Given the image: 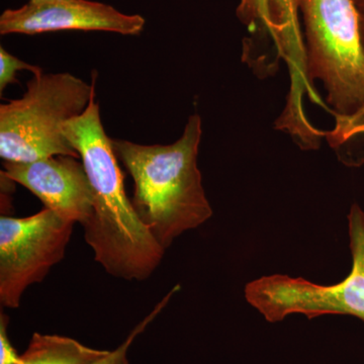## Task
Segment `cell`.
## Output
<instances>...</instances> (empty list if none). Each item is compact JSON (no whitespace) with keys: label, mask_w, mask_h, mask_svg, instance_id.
Listing matches in <instances>:
<instances>
[{"label":"cell","mask_w":364,"mask_h":364,"mask_svg":"<svg viewBox=\"0 0 364 364\" xmlns=\"http://www.w3.org/2000/svg\"><path fill=\"white\" fill-rule=\"evenodd\" d=\"M63 133L77 151L92 193V215L82 228L95 260L117 279H149L166 250L140 221L127 196L95 95L82 114L64 124Z\"/></svg>","instance_id":"6da1fadb"},{"label":"cell","mask_w":364,"mask_h":364,"mask_svg":"<svg viewBox=\"0 0 364 364\" xmlns=\"http://www.w3.org/2000/svg\"><path fill=\"white\" fill-rule=\"evenodd\" d=\"M306 71L321 81L334 119L325 139L340 162L364 164V47L352 0H298Z\"/></svg>","instance_id":"7a4b0ae2"},{"label":"cell","mask_w":364,"mask_h":364,"mask_svg":"<svg viewBox=\"0 0 364 364\" xmlns=\"http://www.w3.org/2000/svg\"><path fill=\"white\" fill-rule=\"evenodd\" d=\"M202 134V119L193 114L181 138L168 145L112 140L117 159L135 183L136 214L165 250L213 215L198 166Z\"/></svg>","instance_id":"3957f363"},{"label":"cell","mask_w":364,"mask_h":364,"mask_svg":"<svg viewBox=\"0 0 364 364\" xmlns=\"http://www.w3.org/2000/svg\"><path fill=\"white\" fill-rule=\"evenodd\" d=\"M95 95V78L88 85L67 72L33 74L23 97L0 105V156L21 163L55 156L78 159L63 126L82 114Z\"/></svg>","instance_id":"277c9868"},{"label":"cell","mask_w":364,"mask_h":364,"mask_svg":"<svg viewBox=\"0 0 364 364\" xmlns=\"http://www.w3.org/2000/svg\"><path fill=\"white\" fill-rule=\"evenodd\" d=\"M348 220L352 265L337 284H318L303 277L265 275L246 284V301L269 323L299 314L309 320L326 315L350 316L364 323V210L351 205Z\"/></svg>","instance_id":"5b68a950"},{"label":"cell","mask_w":364,"mask_h":364,"mask_svg":"<svg viewBox=\"0 0 364 364\" xmlns=\"http://www.w3.org/2000/svg\"><path fill=\"white\" fill-rule=\"evenodd\" d=\"M74 223L43 208L26 218L0 219V305L18 309L28 287L63 260Z\"/></svg>","instance_id":"8992f818"},{"label":"cell","mask_w":364,"mask_h":364,"mask_svg":"<svg viewBox=\"0 0 364 364\" xmlns=\"http://www.w3.org/2000/svg\"><path fill=\"white\" fill-rule=\"evenodd\" d=\"M146 21L140 14H127L114 6L91 0H28L18 9L0 16V33L39 35L63 31L109 32L138 36Z\"/></svg>","instance_id":"52a82bcc"},{"label":"cell","mask_w":364,"mask_h":364,"mask_svg":"<svg viewBox=\"0 0 364 364\" xmlns=\"http://www.w3.org/2000/svg\"><path fill=\"white\" fill-rule=\"evenodd\" d=\"M4 176L33 193L44 208L65 221H90L93 196L82 162L77 158L55 156L33 162H4Z\"/></svg>","instance_id":"ba28073f"},{"label":"cell","mask_w":364,"mask_h":364,"mask_svg":"<svg viewBox=\"0 0 364 364\" xmlns=\"http://www.w3.org/2000/svg\"><path fill=\"white\" fill-rule=\"evenodd\" d=\"M178 289L179 287L176 286L170 291L153 312L132 331L126 341L114 350L90 348L70 337L35 333L18 364H130L128 351L134 340L161 312L172 294Z\"/></svg>","instance_id":"9c48e42d"},{"label":"cell","mask_w":364,"mask_h":364,"mask_svg":"<svg viewBox=\"0 0 364 364\" xmlns=\"http://www.w3.org/2000/svg\"><path fill=\"white\" fill-rule=\"evenodd\" d=\"M279 0H241L238 14L249 25L257 26L264 40L272 38Z\"/></svg>","instance_id":"30bf717a"},{"label":"cell","mask_w":364,"mask_h":364,"mask_svg":"<svg viewBox=\"0 0 364 364\" xmlns=\"http://www.w3.org/2000/svg\"><path fill=\"white\" fill-rule=\"evenodd\" d=\"M28 70L33 74L43 71L39 66L32 65L9 54L4 47H0V91L6 90V86L18 82V71Z\"/></svg>","instance_id":"8fae6325"},{"label":"cell","mask_w":364,"mask_h":364,"mask_svg":"<svg viewBox=\"0 0 364 364\" xmlns=\"http://www.w3.org/2000/svg\"><path fill=\"white\" fill-rule=\"evenodd\" d=\"M7 325H9V318L1 313L0 316V364H18L20 363V355H18L7 336Z\"/></svg>","instance_id":"7c38bea8"},{"label":"cell","mask_w":364,"mask_h":364,"mask_svg":"<svg viewBox=\"0 0 364 364\" xmlns=\"http://www.w3.org/2000/svg\"><path fill=\"white\" fill-rule=\"evenodd\" d=\"M354 6L359 13V16H364V0H352Z\"/></svg>","instance_id":"4fadbf2b"},{"label":"cell","mask_w":364,"mask_h":364,"mask_svg":"<svg viewBox=\"0 0 364 364\" xmlns=\"http://www.w3.org/2000/svg\"><path fill=\"white\" fill-rule=\"evenodd\" d=\"M359 25H360L361 40L364 47V16H359Z\"/></svg>","instance_id":"5bb4252c"},{"label":"cell","mask_w":364,"mask_h":364,"mask_svg":"<svg viewBox=\"0 0 364 364\" xmlns=\"http://www.w3.org/2000/svg\"><path fill=\"white\" fill-rule=\"evenodd\" d=\"M36 1H48V0H36Z\"/></svg>","instance_id":"9a60e30c"}]
</instances>
